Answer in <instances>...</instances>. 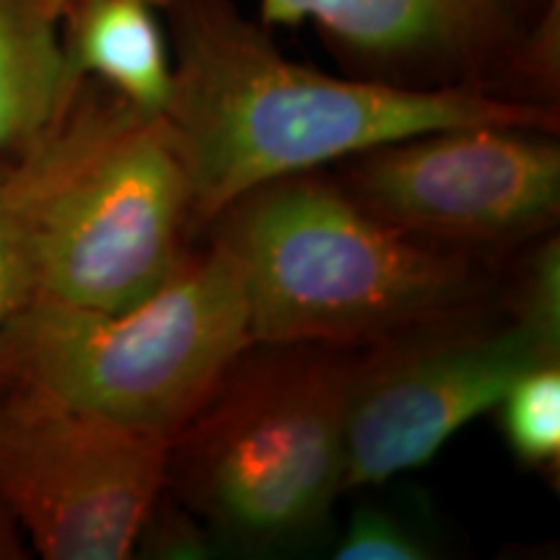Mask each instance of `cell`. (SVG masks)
I'll list each match as a JSON object with an SVG mask.
<instances>
[{"instance_id":"cell-1","label":"cell","mask_w":560,"mask_h":560,"mask_svg":"<svg viewBox=\"0 0 560 560\" xmlns=\"http://www.w3.org/2000/svg\"><path fill=\"white\" fill-rule=\"evenodd\" d=\"M159 3L174 42L161 117L198 221L223 215L270 182L423 132L472 125L558 132V112L542 102L319 73L285 58L229 0Z\"/></svg>"},{"instance_id":"cell-2","label":"cell","mask_w":560,"mask_h":560,"mask_svg":"<svg viewBox=\"0 0 560 560\" xmlns=\"http://www.w3.org/2000/svg\"><path fill=\"white\" fill-rule=\"evenodd\" d=\"M226 213L255 346L387 342L454 319L480 293L465 257L425 247L327 182L293 174Z\"/></svg>"},{"instance_id":"cell-3","label":"cell","mask_w":560,"mask_h":560,"mask_svg":"<svg viewBox=\"0 0 560 560\" xmlns=\"http://www.w3.org/2000/svg\"><path fill=\"white\" fill-rule=\"evenodd\" d=\"M252 346L240 262L219 236L128 310L37 293L0 332V374L174 441Z\"/></svg>"},{"instance_id":"cell-4","label":"cell","mask_w":560,"mask_h":560,"mask_svg":"<svg viewBox=\"0 0 560 560\" xmlns=\"http://www.w3.org/2000/svg\"><path fill=\"white\" fill-rule=\"evenodd\" d=\"M242 359L174 436V482L215 535L291 548L330 520L346 490V420L359 359L330 346H276Z\"/></svg>"},{"instance_id":"cell-5","label":"cell","mask_w":560,"mask_h":560,"mask_svg":"<svg viewBox=\"0 0 560 560\" xmlns=\"http://www.w3.org/2000/svg\"><path fill=\"white\" fill-rule=\"evenodd\" d=\"M187 219L190 182L170 125L112 91L42 206L37 293L86 310H128L179 268Z\"/></svg>"},{"instance_id":"cell-6","label":"cell","mask_w":560,"mask_h":560,"mask_svg":"<svg viewBox=\"0 0 560 560\" xmlns=\"http://www.w3.org/2000/svg\"><path fill=\"white\" fill-rule=\"evenodd\" d=\"M172 439L32 384L0 397V509L47 560H122L166 488Z\"/></svg>"},{"instance_id":"cell-7","label":"cell","mask_w":560,"mask_h":560,"mask_svg":"<svg viewBox=\"0 0 560 560\" xmlns=\"http://www.w3.org/2000/svg\"><path fill=\"white\" fill-rule=\"evenodd\" d=\"M387 340L359 359L346 420V490L429 465L511 384L560 355V338L514 319L493 330Z\"/></svg>"},{"instance_id":"cell-8","label":"cell","mask_w":560,"mask_h":560,"mask_svg":"<svg viewBox=\"0 0 560 560\" xmlns=\"http://www.w3.org/2000/svg\"><path fill=\"white\" fill-rule=\"evenodd\" d=\"M556 132L503 125L433 130L359 153L355 200L408 234L506 242L548 229L560 210Z\"/></svg>"},{"instance_id":"cell-9","label":"cell","mask_w":560,"mask_h":560,"mask_svg":"<svg viewBox=\"0 0 560 560\" xmlns=\"http://www.w3.org/2000/svg\"><path fill=\"white\" fill-rule=\"evenodd\" d=\"M260 11L268 26L314 24L366 79L506 96L514 79L550 81L556 0H260Z\"/></svg>"},{"instance_id":"cell-10","label":"cell","mask_w":560,"mask_h":560,"mask_svg":"<svg viewBox=\"0 0 560 560\" xmlns=\"http://www.w3.org/2000/svg\"><path fill=\"white\" fill-rule=\"evenodd\" d=\"M104 102L75 91L37 138L0 153V332L37 293V226L47 195L100 122Z\"/></svg>"},{"instance_id":"cell-11","label":"cell","mask_w":560,"mask_h":560,"mask_svg":"<svg viewBox=\"0 0 560 560\" xmlns=\"http://www.w3.org/2000/svg\"><path fill=\"white\" fill-rule=\"evenodd\" d=\"M62 0H0V153L37 138L73 102Z\"/></svg>"},{"instance_id":"cell-12","label":"cell","mask_w":560,"mask_h":560,"mask_svg":"<svg viewBox=\"0 0 560 560\" xmlns=\"http://www.w3.org/2000/svg\"><path fill=\"white\" fill-rule=\"evenodd\" d=\"M62 32L75 79L94 75L132 107L161 115L172 94L170 42L153 0H68Z\"/></svg>"},{"instance_id":"cell-13","label":"cell","mask_w":560,"mask_h":560,"mask_svg":"<svg viewBox=\"0 0 560 560\" xmlns=\"http://www.w3.org/2000/svg\"><path fill=\"white\" fill-rule=\"evenodd\" d=\"M511 452L529 467H558L560 459V366L529 369L499 402Z\"/></svg>"},{"instance_id":"cell-14","label":"cell","mask_w":560,"mask_h":560,"mask_svg":"<svg viewBox=\"0 0 560 560\" xmlns=\"http://www.w3.org/2000/svg\"><path fill=\"white\" fill-rule=\"evenodd\" d=\"M338 560H425L433 558L429 540L389 509L361 503L342 532Z\"/></svg>"},{"instance_id":"cell-15","label":"cell","mask_w":560,"mask_h":560,"mask_svg":"<svg viewBox=\"0 0 560 560\" xmlns=\"http://www.w3.org/2000/svg\"><path fill=\"white\" fill-rule=\"evenodd\" d=\"M516 317L560 338V252L558 240L545 244L532 260L520 293Z\"/></svg>"},{"instance_id":"cell-16","label":"cell","mask_w":560,"mask_h":560,"mask_svg":"<svg viewBox=\"0 0 560 560\" xmlns=\"http://www.w3.org/2000/svg\"><path fill=\"white\" fill-rule=\"evenodd\" d=\"M149 542L151 552L149 556L156 558H200L206 556V540L200 537L198 527L190 520H185L182 514L166 511L159 514V509L153 506L149 522H145L143 532H140L138 542Z\"/></svg>"},{"instance_id":"cell-17","label":"cell","mask_w":560,"mask_h":560,"mask_svg":"<svg viewBox=\"0 0 560 560\" xmlns=\"http://www.w3.org/2000/svg\"><path fill=\"white\" fill-rule=\"evenodd\" d=\"M68 3V0H62V5H66ZM153 3H156V0H153Z\"/></svg>"}]
</instances>
